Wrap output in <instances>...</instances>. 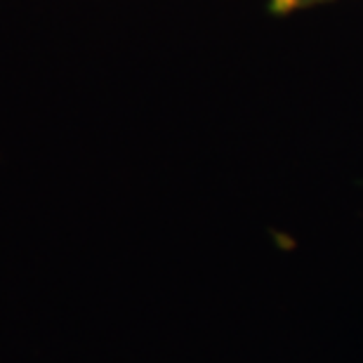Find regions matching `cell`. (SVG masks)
Masks as SVG:
<instances>
[{"label": "cell", "instance_id": "6da1fadb", "mask_svg": "<svg viewBox=\"0 0 363 363\" xmlns=\"http://www.w3.org/2000/svg\"><path fill=\"white\" fill-rule=\"evenodd\" d=\"M321 3H330V0H269V10L274 14H293Z\"/></svg>", "mask_w": 363, "mask_h": 363}]
</instances>
